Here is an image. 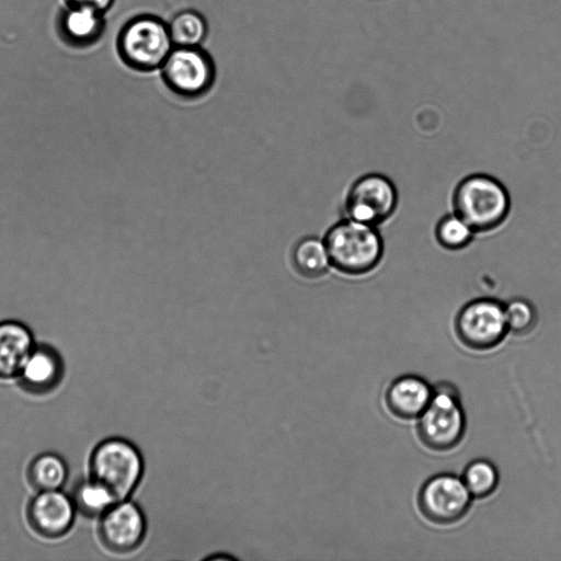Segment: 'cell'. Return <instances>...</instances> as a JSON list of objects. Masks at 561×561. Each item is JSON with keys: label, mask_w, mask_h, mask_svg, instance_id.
I'll return each instance as SVG.
<instances>
[{"label": "cell", "mask_w": 561, "mask_h": 561, "mask_svg": "<svg viewBox=\"0 0 561 561\" xmlns=\"http://www.w3.org/2000/svg\"><path fill=\"white\" fill-rule=\"evenodd\" d=\"M115 0H64L66 5L87 7L102 13L107 12Z\"/></svg>", "instance_id": "cell-23"}, {"label": "cell", "mask_w": 561, "mask_h": 561, "mask_svg": "<svg viewBox=\"0 0 561 561\" xmlns=\"http://www.w3.org/2000/svg\"><path fill=\"white\" fill-rule=\"evenodd\" d=\"M65 376V362L59 351L48 343H36L15 379L19 387L32 396L55 391Z\"/></svg>", "instance_id": "cell-12"}, {"label": "cell", "mask_w": 561, "mask_h": 561, "mask_svg": "<svg viewBox=\"0 0 561 561\" xmlns=\"http://www.w3.org/2000/svg\"><path fill=\"white\" fill-rule=\"evenodd\" d=\"M69 474L68 463L60 455L45 451L35 456L28 463L26 478L35 491L60 490Z\"/></svg>", "instance_id": "cell-16"}, {"label": "cell", "mask_w": 561, "mask_h": 561, "mask_svg": "<svg viewBox=\"0 0 561 561\" xmlns=\"http://www.w3.org/2000/svg\"><path fill=\"white\" fill-rule=\"evenodd\" d=\"M291 262L297 273L307 278L322 276L331 264L324 242L312 237L305 238L295 245Z\"/></svg>", "instance_id": "cell-18"}, {"label": "cell", "mask_w": 561, "mask_h": 561, "mask_svg": "<svg viewBox=\"0 0 561 561\" xmlns=\"http://www.w3.org/2000/svg\"><path fill=\"white\" fill-rule=\"evenodd\" d=\"M463 482L473 497H485L496 488L499 473L488 460H476L468 465L463 473Z\"/></svg>", "instance_id": "cell-21"}, {"label": "cell", "mask_w": 561, "mask_h": 561, "mask_svg": "<svg viewBox=\"0 0 561 561\" xmlns=\"http://www.w3.org/2000/svg\"><path fill=\"white\" fill-rule=\"evenodd\" d=\"M455 214L474 232H486L506 219L511 199L504 185L488 174H472L461 180L453 195Z\"/></svg>", "instance_id": "cell-1"}, {"label": "cell", "mask_w": 561, "mask_h": 561, "mask_svg": "<svg viewBox=\"0 0 561 561\" xmlns=\"http://www.w3.org/2000/svg\"><path fill=\"white\" fill-rule=\"evenodd\" d=\"M419 419V436L431 449H451L465 434L463 410L457 391L449 385H439L434 389L430 404Z\"/></svg>", "instance_id": "cell-5"}, {"label": "cell", "mask_w": 561, "mask_h": 561, "mask_svg": "<svg viewBox=\"0 0 561 561\" xmlns=\"http://www.w3.org/2000/svg\"><path fill=\"white\" fill-rule=\"evenodd\" d=\"M331 265L342 273L362 275L374 270L383 252L376 226L347 219L334 225L324 241Z\"/></svg>", "instance_id": "cell-3"}, {"label": "cell", "mask_w": 561, "mask_h": 561, "mask_svg": "<svg viewBox=\"0 0 561 561\" xmlns=\"http://www.w3.org/2000/svg\"><path fill=\"white\" fill-rule=\"evenodd\" d=\"M98 519L99 539L111 552H133L145 539L146 516L140 506L129 499L116 502Z\"/></svg>", "instance_id": "cell-10"}, {"label": "cell", "mask_w": 561, "mask_h": 561, "mask_svg": "<svg viewBox=\"0 0 561 561\" xmlns=\"http://www.w3.org/2000/svg\"><path fill=\"white\" fill-rule=\"evenodd\" d=\"M35 344L33 332L25 323L0 321V379H15Z\"/></svg>", "instance_id": "cell-14"}, {"label": "cell", "mask_w": 561, "mask_h": 561, "mask_svg": "<svg viewBox=\"0 0 561 561\" xmlns=\"http://www.w3.org/2000/svg\"><path fill=\"white\" fill-rule=\"evenodd\" d=\"M105 13L87 7L66 5L57 13L55 30L59 39L73 49H87L103 36Z\"/></svg>", "instance_id": "cell-13"}, {"label": "cell", "mask_w": 561, "mask_h": 561, "mask_svg": "<svg viewBox=\"0 0 561 561\" xmlns=\"http://www.w3.org/2000/svg\"><path fill=\"white\" fill-rule=\"evenodd\" d=\"M89 474L103 483L117 501L126 500L141 481L144 459L130 440L108 437L92 449Z\"/></svg>", "instance_id": "cell-4"}, {"label": "cell", "mask_w": 561, "mask_h": 561, "mask_svg": "<svg viewBox=\"0 0 561 561\" xmlns=\"http://www.w3.org/2000/svg\"><path fill=\"white\" fill-rule=\"evenodd\" d=\"M471 497L463 480L443 473L423 484L419 494V506L428 520L447 525L458 522L467 514Z\"/></svg>", "instance_id": "cell-9"}, {"label": "cell", "mask_w": 561, "mask_h": 561, "mask_svg": "<svg viewBox=\"0 0 561 561\" xmlns=\"http://www.w3.org/2000/svg\"><path fill=\"white\" fill-rule=\"evenodd\" d=\"M455 330L461 343L471 350L493 348L508 331L504 306L492 298L471 300L459 310Z\"/></svg>", "instance_id": "cell-7"}, {"label": "cell", "mask_w": 561, "mask_h": 561, "mask_svg": "<svg viewBox=\"0 0 561 561\" xmlns=\"http://www.w3.org/2000/svg\"><path fill=\"white\" fill-rule=\"evenodd\" d=\"M173 47L168 23L152 14L129 19L116 38V49L122 61L140 72L160 69Z\"/></svg>", "instance_id": "cell-2"}, {"label": "cell", "mask_w": 561, "mask_h": 561, "mask_svg": "<svg viewBox=\"0 0 561 561\" xmlns=\"http://www.w3.org/2000/svg\"><path fill=\"white\" fill-rule=\"evenodd\" d=\"M174 46L196 47L206 39L208 24L203 14L195 10H182L168 23Z\"/></svg>", "instance_id": "cell-19"}, {"label": "cell", "mask_w": 561, "mask_h": 561, "mask_svg": "<svg viewBox=\"0 0 561 561\" xmlns=\"http://www.w3.org/2000/svg\"><path fill=\"white\" fill-rule=\"evenodd\" d=\"M473 234L472 228L456 214L443 217L435 228L436 240L448 250H460L467 247L473 239Z\"/></svg>", "instance_id": "cell-20"}, {"label": "cell", "mask_w": 561, "mask_h": 561, "mask_svg": "<svg viewBox=\"0 0 561 561\" xmlns=\"http://www.w3.org/2000/svg\"><path fill=\"white\" fill-rule=\"evenodd\" d=\"M77 510L70 494L60 490L36 491L26 506L31 529L47 539L67 535L76 519Z\"/></svg>", "instance_id": "cell-11"}, {"label": "cell", "mask_w": 561, "mask_h": 561, "mask_svg": "<svg viewBox=\"0 0 561 561\" xmlns=\"http://www.w3.org/2000/svg\"><path fill=\"white\" fill-rule=\"evenodd\" d=\"M70 496L77 513L88 518H99L118 502L103 483L90 474L75 484Z\"/></svg>", "instance_id": "cell-17"}, {"label": "cell", "mask_w": 561, "mask_h": 561, "mask_svg": "<svg viewBox=\"0 0 561 561\" xmlns=\"http://www.w3.org/2000/svg\"><path fill=\"white\" fill-rule=\"evenodd\" d=\"M505 319L508 330L516 334L531 331L536 324L537 316L530 302L524 299H513L506 306Z\"/></svg>", "instance_id": "cell-22"}, {"label": "cell", "mask_w": 561, "mask_h": 561, "mask_svg": "<svg viewBox=\"0 0 561 561\" xmlns=\"http://www.w3.org/2000/svg\"><path fill=\"white\" fill-rule=\"evenodd\" d=\"M160 70L167 88L186 100L205 95L216 79L214 60L201 46H174Z\"/></svg>", "instance_id": "cell-6"}, {"label": "cell", "mask_w": 561, "mask_h": 561, "mask_svg": "<svg viewBox=\"0 0 561 561\" xmlns=\"http://www.w3.org/2000/svg\"><path fill=\"white\" fill-rule=\"evenodd\" d=\"M397 204L393 183L382 174L369 173L353 183L345 208L350 219L377 227L393 214Z\"/></svg>", "instance_id": "cell-8"}, {"label": "cell", "mask_w": 561, "mask_h": 561, "mask_svg": "<svg viewBox=\"0 0 561 561\" xmlns=\"http://www.w3.org/2000/svg\"><path fill=\"white\" fill-rule=\"evenodd\" d=\"M434 389L422 378L402 376L388 388L386 402L392 414L403 420L420 417L430 404Z\"/></svg>", "instance_id": "cell-15"}]
</instances>
